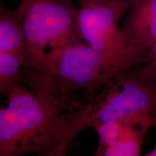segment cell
I'll list each match as a JSON object with an SVG mask.
<instances>
[{"mask_svg": "<svg viewBox=\"0 0 156 156\" xmlns=\"http://www.w3.org/2000/svg\"><path fill=\"white\" fill-rule=\"evenodd\" d=\"M139 72L142 76L156 84V43L148 50L145 64Z\"/></svg>", "mask_w": 156, "mask_h": 156, "instance_id": "obj_10", "label": "cell"}, {"mask_svg": "<svg viewBox=\"0 0 156 156\" xmlns=\"http://www.w3.org/2000/svg\"><path fill=\"white\" fill-rule=\"evenodd\" d=\"M25 50V35L17 11L6 8L1 2L0 52H14L23 56Z\"/></svg>", "mask_w": 156, "mask_h": 156, "instance_id": "obj_8", "label": "cell"}, {"mask_svg": "<svg viewBox=\"0 0 156 156\" xmlns=\"http://www.w3.org/2000/svg\"><path fill=\"white\" fill-rule=\"evenodd\" d=\"M59 114L53 106L19 84L0 108V156L30 153L57 155L54 134Z\"/></svg>", "mask_w": 156, "mask_h": 156, "instance_id": "obj_3", "label": "cell"}, {"mask_svg": "<svg viewBox=\"0 0 156 156\" xmlns=\"http://www.w3.org/2000/svg\"><path fill=\"white\" fill-rule=\"evenodd\" d=\"M78 1H79V0H78ZM122 1H128V2H130L132 3L134 0H122Z\"/></svg>", "mask_w": 156, "mask_h": 156, "instance_id": "obj_13", "label": "cell"}, {"mask_svg": "<svg viewBox=\"0 0 156 156\" xmlns=\"http://www.w3.org/2000/svg\"><path fill=\"white\" fill-rule=\"evenodd\" d=\"M156 105V84L134 67L113 78L88 102L61 113L54 134L59 145L57 155H65L68 143L80 132L108 121L152 115Z\"/></svg>", "mask_w": 156, "mask_h": 156, "instance_id": "obj_2", "label": "cell"}, {"mask_svg": "<svg viewBox=\"0 0 156 156\" xmlns=\"http://www.w3.org/2000/svg\"><path fill=\"white\" fill-rule=\"evenodd\" d=\"M152 117H153V120L155 121V125H156V105H155V106L154 107L153 112H152Z\"/></svg>", "mask_w": 156, "mask_h": 156, "instance_id": "obj_12", "label": "cell"}, {"mask_svg": "<svg viewBox=\"0 0 156 156\" xmlns=\"http://www.w3.org/2000/svg\"><path fill=\"white\" fill-rule=\"evenodd\" d=\"M122 34L130 46L151 48L156 43V0H134L128 9Z\"/></svg>", "mask_w": 156, "mask_h": 156, "instance_id": "obj_7", "label": "cell"}, {"mask_svg": "<svg viewBox=\"0 0 156 156\" xmlns=\"http://www.w3.org/2000/svg\"><path fill=\"white\" fill-rule=\"evenodd\" d=\"M16 11L25 39L23 67L38 68L64 46L85 43L72 0H20Z\"/></svg>", "mask_w": 156, "mask_h": 156, "instance_id": "obj_4", "label": "cell"}, {"mask_svg": "<svg viewBox=\"0 0 156 156\" xmlns=\"http://www.w3.org/2000/svg\"><path fill=\"white\" fill-rule=\"evenodd\" d=\"M155 125L152 115L111 120L95 126L98 136L97 156H136L147 130Z\"/></svg>", "mask_w": 156, "mask_h": 156, "instance_id": "obj_6", "label": "cell"}, {"mask_svg": "<svg viewBox=\"0 0 156 156\" xmlns=\"http://www.w3.org/2000/svg\"><path fill=\"white\" fill-rule=\"evenodd\" d=\"M145 155L147 156H156V145L154 147L151 151L147 153Z\"/></svg>", "mask_w": 156, "mask_h": 156, "instance_id": "obj_11", "label": "cell"}, {"mask_svg": "<svg viewBox=\"0 0 156 156\" xmlns=\"http://www.w3.org/2000/svg\"><path fill=\"white\" fill-rule=\"evenodd\" d=\"M142 62L101 53L77 43L62 48L41 67H23L20 80L60 114L77 106L78 92L83 103L88 102L111 80Z\"/></svg>", "mask_w": 156, "mask_h": 156, "instance_id": "obj_1", "label": "cell"}, {"mask_svg": "<svg viewBox=\"0 0 156 156\" xmlns=\"http://www.w3.org/2000/svg\"><path fill=\"white\" fill-rule=\"evenodd\" d=\"M24 58L14 52H0V94L8 96L20 81Z\"/></svg>", "mask_w": 156, "mask_h": 156, "instance_id": "obj_9", "label": "cell"}, {"mask_svg": "<svg viewBox=\"0 0 156 156\" xmlns=\"http://www.w3.org/2000/svg\"><path fill=\"white\" fill-rule=\"evenodd\" d=\"M78 26L85 44L101 53L140 58L144 63L148 50L125 41L119 20L132 2L122 0H79Z\"/></svg>", "mask_w": 156, "mask_h": 156, "instance_id": "obj_5", "label": "cell"}]
</instances>
